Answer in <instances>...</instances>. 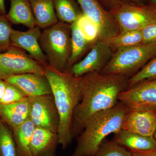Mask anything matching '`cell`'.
<instances>
[{"mask_svg":"<svg viewBox=\"0 0 156 156\" xmlns=\"http://www.w3.org/2000/svg\"><path fill=\"white\" fill-rule=\"evenodd\" d=\"M128 78L120 75L87 74L80 77L81 98L73 114L72 134L76 138L87 122L98 112L112 108L121 92L129 87Z\"/></svg>","mask_w":156,"mask_h":156,"instance_id":"obj_1","label":"cell"},{"mask_svg":"<svg viewBox=\"0 0 156 156\" xmlns=\"http://www.w3.org/2000/svg\"><path fill=\"white\" fill-rule=\"evenodd\" d=\"M44 67L59 115L58 144L65 150L73 140L72 125L74 111L81 100L80 78L76 77L69 70L58 71L49 65Z\"/></svg>","mask_w":156,"mask_h":156,"instance_id":"obj_2","label":"cell"},{"mask_svg":"<svg viewBox=\"0 0 156 156\" xmlns=\"http://www.w3.org/2000/svg\"><path fill=\"white\" fill-rule=\"evenodd\" d=\"M127 107L119 101L112 108L92 116L76 137L74 151L70 156H95L106 136L122 129Z\"/></svg>","mask_w":156,"mask_h":156,"instance_id":"obj_3","label":"cell"},{"mask_svg":"<svg viewBox=\"0 0 156 156\" xmlns=\"http://www.w3.org/2000/svg\"><path fill=\"white\" fill-rule=\"evenodd\" d=\"M39 43L50 66L58 71L67 70L72 52L70 24L58 21L44 29Z\"/></svg>","mask_w":156,"mask_h":156,"instance_id":"obj_4","label":"cell"},{"mask_svg":"<svg viewBox=\"0 0 156 156\" xmlns=\"http://www.w3.org/2000/svg\"><path fill=\"white\" fill-rule=\"evenodd\" d=\"M155 57L156 42L120 48L113 53L100 73L120 75L129 78Z\"/></svg>","mask_w":156,"mask_h":156,"instance_id":"obj_5","label":"cell"},{"mask_svg":"<svg viewBox=\"0 0 156 156\" xmlns=\"http://www.w3.org/2000/svg\"><path fill=\"white\" fill-rule=\"evenodd\" d=\"M109 11L119 24L121 32L142 30L156 22V6L151 3L137 5L123 2Z\"/></svg>","mask_w":156,"mask_h":156,"instance_id":"obj_6","label":"cell"},{"mask_svg":"<svg viewBox=\"0 0 156 156\" xmlns=\"http://www.w3.org/2000/svg\"><path fill=\"white\" fill-rule=\"evenodd\" d=\"M26 73L44 74V67L24 50L11 45L5 52L0 53V79Z\"/></svg>","mask_w":156,"mask_h":156,"instance_id":"obj_7","label":"cell"},{"mask_svg":"<svg viewBox=\"0 0 156 156\" xmlns=\"http://www.w3.org/2000/svg\"><path fill=\"white\" fill-rule=\"evenodd\" d=\"M29 99V119L35 127L57 133L59 115L53 95H41Z\"/></svg>","mask_w":156,"mask_h":156,"instance_id":"obj_8","label":"cell"},{"mask_svg":"<svg viewBox=\"0 0 156 156\" xmlns=\"http://www.w3.org/2000/svg\"><path fill=\"white\" fill-rule=\"evenodd\" d=\"M76 1L83 14L97 27L100 40L105 41L121 33V30L115 20L98 0Z\"/></svg>","mask_w":156,"mask_h":156,"instance_id":"obj_9","label":"cell"},{"mask_svg":"<svg viewBox=\"0 0 156 156\" xmlns=\"http://www.w3.org/2000/svg\"><path fill=\"white\" fill-rule=\"evenodd\" d=\"M113 54L112 49L108 45L98 40L92 45L86 57L73 65L69 71L77 78L89 73H100L111 59Z\"/></svg>","mask_w":156,"mask_h":156,"instance_id":"obj_10","label":"cell"},{"mask_svg":"<svg viewBox=\"0 0 156 156\" xmlns=\"http://www.w3.org/2000/svg\"><path fill=\"white\" fill-rule=\"evenodd\" d=\"M156 128V107L128 108L122 129L147 136H154Z\"/></svg>","mask_w":156,"mask_h":156,"instance_id":"obj_11","label":"cell"},{"mask_svg":"<svg viewBox=\"0 0 156 156\" xmlns=\"http://www.w3.org/2000/svg\"><path fill=\"white\" fill-rule=\"evenodd\" d=\"M118 101L128 108L156 107V79L140 82L121 92Z\"/></svg>","mask_w":156,"mask_h":156,"instance_id":"obj_12","label":"cell"},{"mask_svg":"<svg viewBox=\"0 0 156 156\" xmlns=\"http://www.w3.org/2000/svg\"><path fill=\"white\" fill-rule=\"evenodd\" d=\"M5 81L16 87L28 98L52 95L50 83L44 74L26 73L12 76Z\"/></svg>","mask_w":156,"mask_h":156,"instance_id":"obj_13","label":"cell"},{"mask_svg":"<svg viewBox=\"0 0 156 156\" xmlns=\"http://www.w3.org/2000/svg\"><path fill=\"white\" fill-rule=\"evenodd\" d=\"M41 31V29L37 26L26 31L13 29L11 41V45L28 52L31 57L44 66L48 64L47 57L39 43Z\"/></svg>","mask_w":156,"mask_h":156,"instance_id":"obj_14","label":"cell"},{"mask_svg":"<svg viewBox=\"0 0 156 156\" xmlns=\"http://www.w3.org/2000/svg\"><path fill=\"white\" fill-rule=\"evenodd\" d=\"M58 144L57 133L43 128H35L30 143L32 156H56Z\"/></svg>","mask_w":156,"mask_h":156,"instance_id":"obj_15","label":"cell"},{"mask_svg":"<svg viewBox=\"0 0 156 156\" xmlns=\"http://www.w3.org/2000/svg\"><path fill=\"white\" fill-rule=\"evenodd\" d=\"M30 106L28 98L13 103L0 104V119L13 131L28 119Z\"/></svg>","mask_w":156,"mask_h":156,"instance_id":"obj_16","label":"cell"},{"mask_svg":"<svg viewBox=\"0 0 156 156\" xmlns=\"http://www.w3.org/2000/svg\"><path fill=\"white\" fill-rule=\"evenodd\" d=\"M115 142L129 150L148 151L156 149V140L154 136H147L121 129L114 134Z\"/></svg>","mask_w":156,"mask_h":156,"instance_id":"obj_17","label":"cell"},{"mask_svg":"<svg viewBox=\"0 0 156 156\" xmlns=\"http://www.w3.org/2000/svg\"><path fill=\"white\" fill-rule=\"evenodd\" d=\"M29 2L37 26L44 29L58 22L53 0H29Z\"/></svg>","mask_w":156,"mask_h":156,"instance_id":"obj_18","label":"cell"},{"mask_svg":"<svg viewBox=\"0 0 156 156\" xmlns=\"http://www.w3.org/2000/svg\"><path fill=\"white\" fill-rule=\"evenodd\" d=\"M10 1V9L5 16L12 24H22L28 28L36 26L29 0Z\"/></svg>","mask_w":156,"mask_h":156,"instance_id":"obj_19","label":"cell"},{"mask_svg":"<svg viewBox=\"0 0 156 156\" xmlns=\"http://www.w3.org/2000/svg\"><path fill=\"white\" fill-rule=\"evenodd\" d=\"M35 128L34 124L28 119L13 130L18 156H32L30 151V143Z\"/></svg>","mask_w":156,"mask_h":156,"instance_id":"obj_20","label":"cell"},{"mask_svg":"<svg viewBox=\"0 0 156 156\" xmlns=\"http://www.w3.org/2000/svg\"><path fill=\"white\" fill-rule=\"evenodd\" d=\"M53 4L58 21L71 24L83 14L76 0H53Z\"/></svg>","mask_w":156,"mask_h":156,"instance_id":"obj_21","label":"cell"},{"mask_svg":"<svg viewBox=\"0 0 156 156\" xmlns=\"http://www.w3.org/2000/svg\"><path fill=\"white\" fill-rule=\"evenodd\" d=\"M71 31L72 52L67 66L69 70L73 65L92 45L87 40L79 28L76 21L70 24Z\"/></svg>","mask_w":156,"mask_h":156,"instance_id":"obj_22","label":"cell"},{"mask_svg":"<svg viewBox=\"0 0 156 156\" xmlns=\"http://www.w3.org/2000/svg\"><path fill=\"white\" fill-rule=\"evenodd\" d=\"M104 42L112 49L115 48L117 50L143 44V37L141 30L130 31L121 32L116 36L107 39Z\"/></svg>","mask_w":156,"mask_h":156,"instance_id":"obj_23","label":"cell"},{"mask_svg":"<svg viewBox=\"0 0 156 156\" xmlns=\"http://www.w3.org/2000/svg\"><path fill=\"white\" fill-rule=\"evenodd\" d=\"M0 156H18L13 131L1 119Z\"/></svg>","mask_w":156,"mask_h":156,"instance_id":"obj_24","label":"cell"},{"mask_svg":"<svg viewBox=\"0 0 156 156\" xmlns=\"http://www.w3.org/2000/svg\"><path fill=\"white\" fill-rule=\"evenodd\" d=\"M156 79V57L149 62L134 75L128 78V88L142 81Z\"/></svg>","mask_w":156,"mask_h":156,"instance_id":"obj_25","label":"cell"},{"mask_svg":"<svg viewBox=\"0 0 156 156\" xmlns=\"http://www.w3.org/2000/svg\"><path fill=\"white\" fill-rule=\"evenodd\" d=\"M95 156H133L131 151L113 140H105Z\"/></svg>","mask_w":156,"mask_h":156,"instance_id":"obj_26","label":"cell"},{"mask_svg":"<svg viewBox=\"0 0 156 156\" xmlns=\"http://www.w3.org/2000/svg\"><path fill=\"white\" fill-rule=\"evenodd\" d=\"M76 22L84 36L91 44L93 45L100 40L99 30L97 27L86 15L82 14Z\"/></svg>","mask_w":156,"mask_h":156,"instance_id":"obj_27","label":"cell"},{"mask_svg":"<svg viewBox=\"0 0 156 156\" xmlns=\"http://www.w3.org/2000/svg\"><path fill=\"white\" fill-rule=\"evenodd\" d=\"M12 23L5 15L0 14V51H6L11 46Z\"/></svg>","mask_w":156,"mask_h":156,"instance_id":"obj_28","label":"cell"},{"mask_svg":"<svg viewBox=\"0 0 156 156\" xmlns=\"http://www.w3.org/2000/svg\"><path fill=\"white\" fill-rule=\"evenodd\" d=\"M26 97L17 88L7 83L5 94L1 104H7L19 101Z\"/></svg>","mask_w":156,"mask_h":156,"instance_id":"obj_29","label":"cell"},{"mask_svg":"<svg viewBox=\"0 0 156 156\" xmlns=\"http://www.w3.org/2000/svg\"><path fill=\"white\" fill-rule=\"evenodd\" d=\"M143 44H147L156 42V22L153 23L143 29Z\"/></svg>","mask_w":156,"mask_h":156,"instance_id":"obj_30","label":"cell"},{"mask_svg":"<svg viewBox=\"0 0 156 156\" xmlns=\"http://www.w3.org/2000/svg\"><path fill=\"white\" fill-rule=\"evenodd\" d=\"M107 11H110L123 2L125 0H98Z\"/></svg>","mask_w":156,"mask_h":156,"instance_id":"obj_31","label":"cell"},{"mask_svg":"<svg viewBox=\"0 0 156 156\" xmlns=\"http://www.w3.org/2000/svg\"><path fill=\"white\" fill-rule=\"evenodd\" d=\"M7 86V82L4 80L0 79V104H2L3 98L5 94Z\"/></svg>","mask_w":156,"mask_h":156,"instance_id":"obj_32","label":"cell"},{"mask_svg":"<svg viewBox=\"0 0 156 156\" xmlns=\"http://www.w3.org/2000/svg\"><path fill=\"white\" fill-rule=\"evenodd\" d=\"M133 151L135 152L144 156H156V149L148 151Z\"/></svg>","mask_w":156,"mask_h":156,"instance_id":"obj_33","label":"cell"},{"mask_svg":"<svg viewBox=\"0 0 156 156\" xmlns=\"http://www.w3.org/2000/svg\"><path fill=\"white\" fill-rule=\"evenodd\" d=\"M6 12L5 0H0V14L6 15Z\"/></svg>","mask_w":156,"mask_h":156,"instance_id":"obj_34","label":"cell"},{"mask_svg":"<svg viewBox=\"0 0 156 156\" xmlns=\"http://www.w3.org/2000/svg\"><path fill=\"white\" fill-rule=\"evenodd\" d=\"M126 2L137 4V5H143L146 4V0H125Z\"/></svg>","mask_w":156,"mask_h":156,"instance_id":"obj_35","label":"cell"},{"mask_svg":"<svg viewBox=\"0 0 156 156\" xmlns=\"http://www.w3.org/2000/svg\"><path fill=\"white\" fill-rule=\"evenodd\" d=\"M147 3H151L156 6V0H146Z\"/></svg>","mask_w":156,"mask_h":156,"instance_id":"obj_36","label":"cell"},{"mask_svg":"<svg viewBox=\"0 0 156 156\" xmlns=\"http://www.w3.org/2000/svg\"><path fill=\"white\" fill-rule=\"evenodd\" d=\"M133 153V156H144L140 154L137 153L133 151H131Z\"/></svg>","mask_w":156,"mask_h":156,"instance_id":"obj_37","label":"cell"},{"mask_svg":"<svg viewBox=\"0 0 156 156\" xmlns=\"http://www.w3.org/2000/svg\"><path fill=\"white\" fill-rule=\"evenodd\" d=\"M154 137L155 139L156 140V128L155 130L154 133Z\"/></svg>","mask_w":156,"mask_h":156,"instance_id":"obj_38","label":"cell"}]
</instances>
